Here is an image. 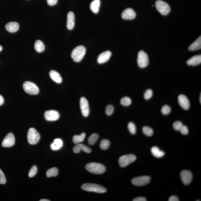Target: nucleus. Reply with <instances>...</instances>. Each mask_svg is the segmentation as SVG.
<instances>
[{"label":"nucleus","mask_w":201,"mask_h":201,"mask_svg":"<svg viewBox=\"0 0 201 201\" xmlns=\"http://www.w3.org/2000/svg\"><path fill=\"white\" fill-rule=\"evenodd\" d=\"M85 168L89 172L96 174H103L106 170V167L103 165L95 162L88 163Z\"/></svg>","instance_id":"obj_1"},{"label":"nucleus","mask_w":201,"mask_h":201,"mask_svg":"<svg viewBox=\"0 0 201 201\" xmlns=\"http://www.w3.org/2000/svg\"><path fill=\"white\" fill-rule=\"evenodd\" d=\"M86 52V48L84 46H78L73 50L71 56L75 62H79L83 59Z\"/></svg>","instance_id":"obj_2"},{"label":"nucleus","mask_w":201,"mask_h":201,"mask_svg":"<svg viewBox=\"0 0 201 201\" xmlns=\"http://www.w3.org/2000/svg\"><path fill=\"white\" fill-rule=\"evenodd\" d=\"M82 190L89 192H94L99 193H102L107 192L106 189L100 185L93 183H86L82 185Z\"/></svg>","instance_id":"obj_3"},{"label":"nucleus","mask_w":201,"mask_h":201,"mask_svg":"<svg viewBox=\"0 0 201 201\" xmlns=\"http://www.w3.org/2000/svg\"><path fill=\"white\" fill-rule=\"evenodd\" d=\"M40 139V136L37 130L33 128H31L28 130L27 134V140L29 144L34 145L38 143Z\"/></svg>","instance_id":"obj_4"},{"label":"nucleus","mask_w":201,"mask_h":201,"mask_svg":"<svg viewBox=\"0 0 201 201\" xmlns=\"http://www.w3.org/2000/svg\"><path fill=\"white\" fill-rule=\"evenodd\" d=\"M155 6L162 15H166L170 12L171 8L168 4L162 0H157L156 2Z\"/></svg>","instance_id":"obj_5"},{"label":"nucleus","mask_w":201,"mask_h":201,"mask_svg":"<svg viewBox=\"0 0 201 201\" xmlns=\"http://www.w3.org/2000/svg\"><path fill=\"white\" fill-rule=\"evenodd\" d=\"M23 88L26 93L33 95L38 94L39 92L38 86L32 82H25L23 85Z\"/></svg>","instance_id":"obj_6"},{"label":"nucleus","mask_w":201,"mask_h":201,"mask_svg":"<svg viewBox=\"0 0 201 201\" xmlns=\"http://www.w3.org/2000/svg\"><path fill=\"white\" fill-rule=\"evenodd\" d=\"M137 64L140 68H143L148 66L149 63L148 56L144 51H140L138 54Z\"/></svg>","instance_id":"obj_7"},{"label":"nucleus","mask_w":201,"mask_h":201,"mask_svg":"<svg viewBox=\"0 0 201 201\" xmlns=\"http://www.w3.org/2000/svg\"><path fill=\"white\" fill-rule=\"evenodd\" d=\"M136 159L137 157L133 154L123 155L119 159V164L121 167H125L133 162Z\"/></svg>","instance_id":"obj_8"},{"label":"nucleus","mask_w":201,"mask_h":201,"mask_svg":"<svg viewBox=\"0 0 201 201\" xmlns=\"http://www.w3.org/2000/svg\"><path fill=\"white\" fill-rule=\"evenodd\" d=\"M150 177L143 176L135 177L131 180V183L136 186H142L148 184L150 181Z\"/></svg>","instance_id":"obj_9"},{"label":"nucleus","mask_w":201,"mask_h":201,"mask_svg":"<svg viewBox=\"0 0 201 201\" xmlns=\"http://www.w3.org/2000/svg\"><path fill=\"white\" fill-rule=\"evenodd\" d=\"M80 107L82 115L85 117H88L90 114L89 106L88 100L85 98H81Z\"/></svg>","instance_id":"obj_10"},{"label":"nucleus","mask_w":201,"mask_h":201,"mask_svg":"<svg viewBox=\"0 0 201 201\" xmlns=\"http://www.w3.org/2000/svg\"><path fill=\"white\" fill-rule=\"evenodd\" d=\"M15 143V138L13 134L9 133L4 138L2 145L3 147H9L13 146Z\"/></svg>","instance_id":"obj_11"},{"label":"nucleus","mask_w":201,"mask_h":201,"mask_svg":"<svg viewBox=\"0 0 201 201\" xmlns=\"http://www.w3.org/2000/svg\"><path fill=\"white\" fill-rule=\"evenodd\" d=\"M44 116L46 121H53L58 120L59 118L60 114L58 111L54 110H50L45 112Z\"/></svg>","instance_id":"obj_12"},{"label":"nucleus","mask_w":201,"mask_h":201,"mask_svg":"<svg viewBox=\"0 0 201 201\" xmlns=\"http://www.w3.org/2000/svg\"><path fill=\"white\" fill-rule=\"evenodd\" d=\"M181 181L185 185L190 184L193 179V175L191 171L188 170H183L180 173Z\"/></svg>","instance_id":"obj_13"},{"label":"nucleus","mask_w":201,"mask_h":201,"mask_svg":"<svg viewBox=\"0 0 201 201\" xmlns=\"http://www.w3.org/2000/svg\"><path fill=\"white\" fill-rule=\"evenodd\" d=\"M178 102L179 105L183 109L188 110L190 107V102L188 97L184 95L181 94L178 96Z\"/></svg>","instance_id":"obj_14"},{"label":"nucleus","mask_w":201,"mask_h":201,"mask_svg":"<svg viewBox=\"0 0 201 201\" xmlns=\"http://www.w3.org/2000/svg\"><path fill=\"white\" fill-rule=\"evenodd\" d=\"M122 18L126 20H131L135 18L136 13L134 10L131 8H128L124 10L122 13Z\"/></svg>","instance_id":"obj_15"},{"label":"nucleus","mask_w":201,"mask_h":201,"mask_svg":"<svg viewBox=\"0 0 201 201\" xmlns=\"http://www.w3.org/2000/svg\"><path fill=\"white\" fill-rule=\"evenodd\" d=\"M111 56V53L110 51H106L100 54L97 58L98 64H103L107 62Z\"/></svg>","instance_id":"obj_16"},{"label":"nucleus","mask_w":201,"mask_h":201,"mask_svg":"<svg viewBox=\"0 0 201 201\" xmlns=\"http://www.w3.org/2000/svg\"><path fill=\"white\" fill-rule=\"evenodd\" d=\"M75 24V17L74 13L72 12H69L67 17L66 26L69 30L73 29Z\"/></svg>","instance_id":"obj_17"},{"label":"nucleus","mask_w":201,"mask_h":201,"mask_svg":"<svg viewBox=\"0 0 201 201\" xmlns=\"http://www.w3.org/2000/svg\"><path fill=\"white\" fill-rule=\"evenodd\" d=\"M82 150L87 153H90L91 152V149L90 147L80 143L77 144L73 148V151L75 153H80Z\"/></svg>","instance_id":"obj_18"},{"label":"nucleus","mask_w":201,"mask_h":201,"mask_svg":"<svg viewBox=\"0 0 201 201\" xmlns=\"http://www.w3.org/2000/svg\"><path fill=\"white\" fill-rule=\"evenodd\" d=\"M5 28L8 32L11 33L16 32L19 28V25L15 22H11L7 23Z\"/></svg>","instance_id":"obj_19"},{"label":"nucleus","mask_w":201,"mask_h":201,"mask_svg":"<svg viewBox=\"0 0 201 201\" xmlns=\"http://www.w3.org/2000/svg\"><path fill=\"white\" fill-rule=\"evenodd\" d=\"M201 63V55H195L193 56L187 62V64L188 65L195 66L198 65Z\"/></svg>","instance_id":"obj_20"},{"label":"nucleus","mask_w":201,"mask_h":201,"mask_svg":"<svg viewBox=\"0 0 201 201\" xmlns=\"http://www.w3.org/2000/svg\"><path fill=\"white\" fill-rule=\"evenodd\" d=\"M49 75L52 79L57 83L60 84L62 82V78L59 74L56 71H50Z\"/></svg>","instance_id":"obj_21"},{"label":"nucleus","mask_w":201,"mask_h":201,"mask_svg":"<svg viewBox=\"0 0 201 201\" xmlns=\"http://www.w3.org/2000/svg\"><path fill=\"white\" fill-rule=\"evenodd\" d=\"M100 6V0H94L90 3V9L93 13H97L99 12Z\"/></svg>","instance_id":"obj_22"},{"label":"nucleus","mask_w":201,"mask_h":201,"mask_svg":"<svg viewBox=\"0 0 201 201\" xmlns=\"http://www.w3.org/2000/svg\"><path fill=\"white\" fill-rule=\"evenodd\" d=\"M201 48V37L199 38L193 43L189 47V50L193 51L200 50Z\"/></svg>","instance_id":"obj_23"},{"label":"nucleus","mask_w":201,"mask_h":201,"mask_svg":"<svg viewBox=\"0 0 201 201\" xmlns=\"http://www.w3.org/2000/svg\"><path fill=\"white\" fill-rule=\"evenodd\" d=\"M63 142L62 139H56L54 140V142L51 145V147L53 150L57 151L60 149L62 147Z\"/></svg>","instance_id":"obj_24"},{"label":"nucleus","mask_w":201,"mask_h":201,"mask_svg":"<svg viewBox=\"0 0 201 201\" xmlns=\"http://www.w3.org/2000/svg\"><path fill=\"white\" fill-rule=\"evenodd\" d=\"M152 153L155 157L157 158H160L165 155L164 152L160 150L158 147H153L151 149Z\"/></svg>","instance_id":"obj_25"},{"label":"nucleus","mask_w":201,"mask_h":201,"mask_svg":"<svg viewBox=\"0 0 201 201\" xmlns=\"http://www.w3.org/2000/svg\"><path fill=\"white\" fill-rule=\"evenodd\" d=\"M34 48L36 52L38 53L42 52L45 50L44 43L40 40H37L35 43Z\"/></svg>","instance_id":"obj_26"},{"label":"nucleus","mask_w":201,"mask_h":201,"mask_svg":"<svg viewBox=\"0 0 201 201\" xmlns=\"http://www.w3.org/2000/svg\"><path fill=\"white\" fill-rule=\"evenodd\" d=\"M85 134L83 133L80 135H75L73 137V141L75 144L80 143L83 142L85 137Z\"/></svg>","instance_id":"obj_27"},{"label":"nucleus","mask_w":201,"mask_h":201,"mask_svg":"<svg viewBox=\"0 0 201 201\" xmlns=\"http://www.w3.org/2000/svg\"><path fill=\"white\" fill-rule=\"evenodd\" d=\"M58 174V169L56 167L48 169L46 172V176L48 178L52 177H56Z\"/></svg>","instance_id":"obj_28"},{"label":"nucleus","mask_w":201,"mask_h":201,"mask_svg":"<svg viewBox=\"0 0 201 201\" xmlns=\"http://www.w3.org/2000/svg\"><path fill=\"white\" fill-rule=\"evenodd\" d=\"M98 138H99V136L97 134H92L88 138V142L89 144L90 145H94L98 140Z\"/></svg>","instance_id":"obj_29"},{"label":"nucleus","mask_w":201,"mask_h":201,"mask_svg":"<svg viewBox=\"0 0 201 201\" xmlns=\"http://www.w3.org/2000/svg\"><path fill=\"white\" fill-rule=\"evenodd\" d=\"M110 146V142L108 140L103 139L100 142V147L102 150H107Z\"/></svg>","instance_id":"obj_30"},{"label":"nucleus","mask_w":201,"mask_h":201,"mask_svg":"<svg viewBox=\"0 0 201 201\" xmlns=\"http://www.w3.org/2000/svg\"><path fill=\"white\" fill-rule=\"evenodd\" d=\"M142 131L143 133L147 137H151L153 135V130L150 127L147 126L143 127Z\"/></svg>","instance_id":"obj_31"},{"label":"nucleus","mask_w":201,"mask_h":201,"mask_svg":"<svg viewBox=\"0 0 201 201\" xmlns=\"http://www.w3.org/2000/svg\"><path fill=\"white\" fill-rule=\"evenodd\" d=\"M121 103L122 106H128L131 104V100L129 97L126 96L121 98Z\"/></svg>","instance_id":"obj_32"},{"label":"nucleus","mask_w":201,"mask_h":201,"mask_svg":"<svg viewBox=\"0 0 201 201\" xmlns=\"http://www.w3.org/2000/svg\"><path fill=\"white\" fill-rule=\"evenodd\" d=\"M128 128L129 129L130 132L132 135H134L136 133L137 131V129H136V126L132 122H130L128 124Z\"/></svg>","instance_id":"obj_33"},{"label":"nucleus","mask_w":201,"mask_h":201,"mask_svg":"<svg viewBox=\"0 0 201 201\" xmlns=\"http://www.w3.org/2000/svg\"><path fill=\"white\" fill-rule=\"evenodd\" d=\"M171 111V108L169 106L165 105L162 108L161 113L163 115H167L169 114Z\"/></svg>","instance_id":"obj_34"},{"label":"nucleus","mask_w":201,"mask_h":201,"mask_svg":"<svg viewBox=\"0 0 201 201\" xmlns=\"http://www.w3.org/2000/svg\"><path fill=\"white\" fill-rule=\"evenodd\" d=\"M37 168L36 166H33L30 169V170H29L28 176L30 178H32V177H34L35 175L37 174Z\"/></svg>","instance_id":"obj_35"},{"label":"nucleus","mask_w":201,"mask_h":201,"mask_svg":"<svg viewBox=\"0 0 201 201\" xmlns=\"http://www.w3.org/2000/svg\"><path fill=\"white\" fill-rule=\"evenodd\" d=\"M153 95L152 90L151 89H148L145 92L144 97L146 100H148L152 97Z\"/></svg>","instance_id":"obj_36"},{"label":"nucleus","mask_w":201,"mask_h":201,"mask_svg":"<svg viewBox=\"0 0 201 201\" xmlns=\"http://www.w3.org/2000/svg\"><path fill=\"white\" fill-rule=\"evenodd\" d=\"M183 124L182 122L180 121H176L174 122L173 124V127L174 129L177 131H180L181 128L182 127Z\"/></svg>","instance_id":"obj_37"},{"label":"nucleus","mask_w":201,"mask_h":201,"mask_svg":"<svg viewBox=\"0 0 201 201\" xmlns=\"http://www.w3.org/2000/svg\"><path fill=\"white\" fill-rule=\"evenodd\" d=\"M114 111V108L112 105H108L106 108V113L108 116L111 115L113 113Z\"/></svg>","instance_id":"obj_38"},{"label":"nucleus","mask_w":201,"mask_h":201,"mask_svg":"<svg viewBox=\"0 0 201 201\" xmlns=\"http://www.w3.org/2000/svg\"><path fill=\"white\" fill-rule=\"evenodd\" d=\"M6 182V179L5 175L3 171L0 169V184H5Z\"/></svg>","instance_id":"obj_39"},{"label":"nucleus","mask_w":201,"mask_h":201,"mask_svg":"<svg viewBox=\"0 0 201 201\" xmlns=\"http://www.w3.org/2000/svg\"><path fill=\"white\" fill-rule=\"evenodd\" d=\"M180 132L184 135H187L188 133V129L186 126L183 125L180 131Z\"/></svg>","instance_id":"obj_40"},{"label":"nucleus","mask_w":201,"mask_h":201,"mask_svg":"<svg viewBox=\"0 0 201 201\" xmlns=\"http://www.w3.org/2000/svg\"><path fill=\"white\" fill-rule=\"evenodd\" d=\"M58 1V0H47V4L50 6L56 5Z\"/></svg>","instance_id":"obj_41"},{"label":"nucleus","mask_w":201,"mask_h":201,"mask_svg":"<svg viewBox=\"0 0 201 201\" xmlns=\"http://www.w3.org/2000/svg\"><path fill=\"white\" fill-rule=\"evenodd\" d=\"M133 201H147V199L144 197H139L137 198H134L133 200Z\"/></svg>","instance_id":"obj_42"},{"label":"nucleus","mask_w":201,"mask_h":201,"mask_svg":"<svg viewBox=\"0 0 201 201\" xmlns=\"http://www.w3.org/2000/svg\"><path fill=\"white\" fill-rule=\"evenodd\" d=\"M169 201H178L179 200L178 198L176 196H173L169 198L168 200Z\"/></svg>","instance_id":"obj_43"},{"label":"nucleus","mask_w":201,"mask_h":201,"mask_svg":"<svg viewBox=\"0 0 201 201\" xmlns=\"http://www.w3.org/2000/svg\"><path fill=\"white\" fill-rule=\"evenodd\" d=\"M4 101V100L3 96L0 95V106L3 105V104Z\"/></svg>","instance_id":"obj_44"},{"label":"nucleus","mask_w":201,"mask_h":201,"mask_svg":"<svg viewBox=\"0 0 201 201\" xmlns=\"http://www.w3.org/2000/svg\"><path fill=\"white\" fill-rule=\"evenodd\" d=\"M40 201H50V200L46 199H43L40 200Z\"/></svg>","instance_id":"obj_45"},{"label":"nucleus","mask_w":201,"mask_h":201,"mask_svg":"<svg viewBox=\"0 0 201 201\" xmlns=\"http://www.w3.org/2000/svg\"><path fill=\"white\" fill-rule=\"evenodd\" d=\"M2 50H3V47L0 45V52H1Z\"/></svg>","instance_id":"obj_46"},{"label":"nucleus","mask_w":201,"mask_h":201,"mask_svg":"<svg viewBox=\"0 0 201 201\" xmlns=\"http://www.w3.org/2000/svg\"><path fill=\"white\" fill-rule=\"evenodd\" d=\"M200 103H201V94H200Z\"/></svg>","instance_id":"obj_47"}]
</instances>
